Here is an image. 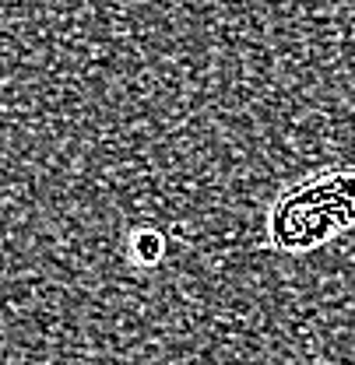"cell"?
<instances>
[{"instance_id":"cell-1","label":"cell","mask_w":355,"mask_h":365,"mask_svg":"<svg viewBox=\"0 0 355 365\" xmlns=\"http://www.w3.org/2000/svg\"><path fill=\"white\" fill-rule=\"evenodd\" d=\"M355 228V162H331L285 182L264 211V250L303 257Z\"/></svg>"},{"instance_id":"cell-2","label":"cell","mask_w":355,"mask_h":365,"mask_svg":"<svg viewBox=\"0 0 355 365\" xmlns=\"http://www.w3.org/2000/svg\"><path fill=\"white\" fill-rule=\"evenodd\" d=\"M127 253H131V264H137V267H155L166 260V235L151 225L134 228L131 239H127Z\"/></svg>"}]
</instances>
